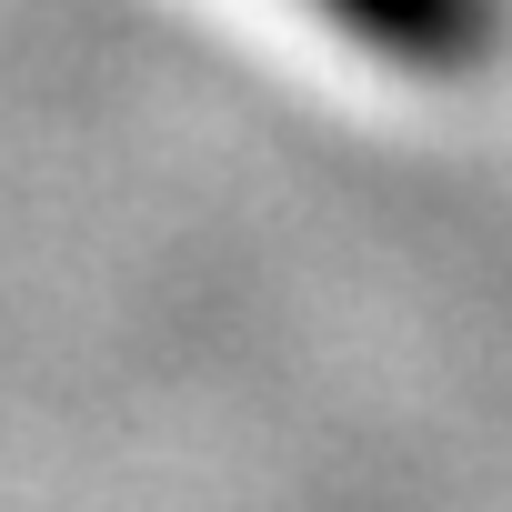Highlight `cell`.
I'll list each match as a JSON object with an SVG mask.
<instances>
[{
    "label": "cell",
    "instance_id": "obj_1",
    "mask_svg": "<svg viewBox=\"0 0 512 512\" xmlns=\"http://www.w3.org/2000/svg\"><path fill=\"white\" fill-rule=\"evenodd\" d=\"M332 31H352L382 61H422V71H462L492 51V0H312Z\"/></svg>",
    "mask_w": 512,
    "mask_h": 512
}]
</instances>
